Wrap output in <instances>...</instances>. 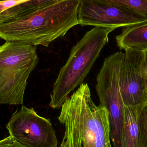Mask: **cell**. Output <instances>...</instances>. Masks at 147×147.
<instances>
[{
  "mask_svg": "<svg viewBox=\"0 0 147 147\" xmlns=\"http://www.w3.org/2000/svg\"><path fill=\"white\" fill-rule=\"evenodd\" d=\"M80 0H60L0 22V38L48 47L78 25Z\"/></svg>",
  "mask_w": 147,
  "mask_h": 147,
  "instance_id": "obj_1",
  "label": "cell"
},
{
  "mask_svg": "<svg viewBox=\"0 0 147 147\" xmlns=\"http://www.w3.org/2000/svg\"><path fill=\"white\" fill-rule=\"evenodd\" d=\"M58 119L65 126L60 147H112L109 112L93 102L88 84L66 99Z\"/></svg>",
  "mask_w": 147,
  "mask_h": 147,
  "instance_id": "obj_2",
  "label": "cell"
},
{
  "mask_svg": "<svg viewBox=\"0 0 147 147\" xmlns=\"http://www.w3.org/2000/svg\"><path fill=\"white\" fill-rule=\"evenodd\" d=\"M115 28L95 27L73 47L64 66L60 70L51 95L50 107L61 108L69 93L83 84Z\"/></svg>",
  "mask_w": 147,
  "mask_h": 147,
  "instance_id": "obj_3",
  "label": "cell"
},
{
  "mask_svg": "<svg viewBox=\"0 0 147 147\" xmlns=\"http://www.w3.org/2000/svg\"><path fill=\"white\" fill-rule=\"evenodd\" d=\"M38 60L35 46L14 41L0 45V103L23 104L28 79Z\"/></svg>",
  "mask_w": 147,
  "mask_h": 147,
  "instance_id": "obj_4",
  "label": "cell"
},
{
  "mask_svg": "<svg viewBox=\"0 0 147 147\" xmlns=\"http://www.w3.org/2000/svg\"><path fill=\"white\" fill-rule=\"evenodd\" d=\"M123 52L115 53L106 58L97 77L96 88L100 105L109 112L111 140L114 147H123L125 105L119 85Z\"/></svg>",
  "mask_w": 147,
  "mask_h": 147,
  "instance_id": "obj_5",
  "label": "cell"
},
{
  "mask_svg": "<svg viewBox=\"0 0 147 147\" xmlns=\"http://www.w3.org/2000/svg\"><path fill=\"white\" fill-rule=\"evenodd\" d=\"M14 142L24 147H57L55 131L50 120L32 108L22 105L12 115L7 126Z\"/></svg>",
  "mask_w": 147,
  "mask_h": 147,
  "instance_id": "obj_6",
  "label": "cell"
},
{
  "mask_svg": "<svg viewBox=\"0 0 147 147\" xmlns=\"http://www.w3.org/2000/svg\"><path fill=\"white\" fill-rule=\"evenodd\" d=\"M78 24L104 28L125 27L147 22V17L100 0H80Z\"/></svg>",
  "mask_w": 147,
  "mask_h": 147,
  "instance_id": "obj_7",
  "label": "cell"
},
{
  "mask_svg": "<svg viewBox=\"0 0 147 147\" xmlns=\"http://www.w3.org/2000/svg\"><path fill=\"white\" fill-rule=\"evenodd\" d=\"M119 77V85L124 105H143L147 98L142 76L144 51H125Z\"/></svg>",
  "mask_w": 147,
  "mask_h": 147,
  "instance_id": "obj_8",
  "label": "cell"
},
{
  "mask_svg": "<svg viewBox=\"0 0 147 147\" xmlns=\"http://www.w3.org/2000/svg\"><path fill=\"white\" fill-rule=\"evenodd\" d=\"M116 40L121 50L147 51V22L125 27Z\"/></svg>",
  "mask_w": 147,
  "mask_h": 147,
  "instance_id": "obj_9",
  "label": "cell"
},
{
  "mask_svg": "<svg viewBox=\"0 0 147 147\" xmlns=\"http://www.w3.org/2000/svg\"><path fill=\"white\" fill-rule=\"evenodd\" d=\"M143 105L137 106H125L123 147H139V115Z\"/></svg>",
  "mask_w": 147,
  "mask_h": 147,
  "instance_id": "obj_10",
  "label": "cell"
},
{
  "mask_svg": "<svg viewBox=\"0 0 147 147\" xmlns=\"http://www.w3.org/2000/svg\"><path fill=\"white\" fill-rule=\"evenodd\" d=\"M147 17V0H100Z\"/></svg>",
  "mask_w": 147,
  "mask_h": 147,
  "instance_id": "obj_11",
  "label": "cell"
},
{
  "mask_svg": "<svg viewBox=\"0 0 147 147\" xmlns=\"http://www.w3.org/2000/svg\"><path fill=\"white\" fill-rule=\"evenodd\" d=\"M139 147H147V102L142 106L139 118Z\"/></svg>",
  "mask_w": 147,
  "mask_h": 147,
  "instance_id": "obj_12",
  "label": "cell"
},
{
  "mask_svg": "<svg viewBox=\"0 0 147 147\" xmlns=\"http://www.w3.org/2000/svg\"><path fill=\"white\" fill-rule=\"evenodd\" d=\"M144 59L142 69V76L145 92L147 98V51H144Z\"/></svg>",
  "mask_w": 147,
  "mask_h": 147,
  "instance_id": "obj_13",
  "label": "cell"
},
{
  "mask_svg": "<svg viewBox=\"0 0 147 147\" xmlns=\"http://www.w3.org/2000/svg\"><path fill=\"white\" fill-rule=\"evenodd\" d=\"M12 137L9 136L0 140V147H9L13 143Z\"/></svg>",
  "mask_w": 147,
  "mask_h": 147,
  "instance_id": "obj_14",
  "label": "cell"
},
{
  "mask_svg": "<svg viewBox=\"0 0 147 147\" xmlns=\"http://www.w3.org/2000/svg\"><path fill=\"white\" fill-rule=\"evenodd\" d=\"M9 147H24L22 146H20V145H19V144H17L16 142H14Z\"/></svg>",
  "mask_w": 147,
  "mask_h": 147,
  "instance_id": "obj_15",
  "label": "cell"
},
{
  "mask_svg": "<svg viewBox=\"0 0 147 147\" xmlns=\"http://www.w3.org/2000/svg\"><path fill=\"white\" fill-rule=\"evenodd\" d=\"M7 1V0H0V2L3 1Z\"/></svg>",
  "mask_w": 147,
  "mask_h": 147,
  "instance_id": "obj_16",
  "label": "cell"
}]
</instances>
